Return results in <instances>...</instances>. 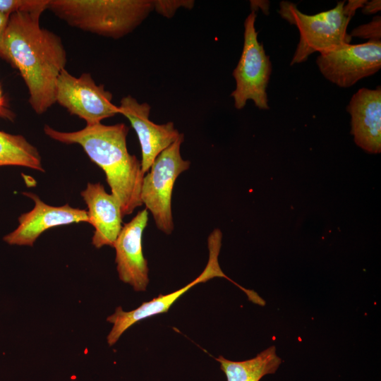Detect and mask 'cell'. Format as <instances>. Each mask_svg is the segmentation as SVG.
<instances>
[{
	"label": "cell",
	"mask_w": 381,
	"mask_h": 381,
	"mask_svg": "<svg viewBox=\"0 0 381 381\" xmlns=\"http://www.w3.org/2000/svg\"><path fill=\"white\" fill-rule=\"evenodd\" d=\"M43 10L9 16L0 42V57L20 73L29 92L28 102L37 114L56 103L58 78L67 54L59 36L41 27Z\"/></svg>",
	"instance_id": "6da1fadb"
},
{
	"label": "cell",
	"mask_w": 381,
	"mask_h": 381,
	"mask_svg": "<svg viewBox=\"0 0 381 381\" xmlns=\"http://www.w3.org/2000/svg\"><path fill=\"white\" fill-rule=\"evenodd\" d=\"M129 128L123 123H99L72 132H63L48 125L44 133L66 144L80 145L89 158L104 172L111 193L119 200L123 216L131 214L143 205L140 190L145 174L138 158L127 148Z\"/></svg>",
	"instance_id": "7a4b0ae2"
},
{
	"label": "cell",
	"mask_w": 381,
	"mask_h": 381,
	"mask_svg": "<svg viewBox=\"0 0 381 381\" xmlns=\"http://www.w3.org/2000/svg\"><path fill=\"white\" fill-rule=\"evenodd\" d=\"M47 9L73 28L116 40L138 28L154 6L152 0H49Z\"/></svg>",
	"instance_id": "3957f363"
},
{
	"label": "cell",
	"mask_w": 381,
	"mask_h": 381,
	"mask_svg": "<svg viewBox=\"0 0 381 381\" xmlns=\"http://www.w3.org/2000/svg\"><path fill=\"white\" fill-rule=\"evenodd\" d=\"M344 1H338L333 8L308 15L300 11L294 3L280 2L278 13L294 25L300 35L291 66L306 61L314 52L320 53L351 42V37L346 32L351 18L344 13Z\"/></svg>",
	"instance_id": "277c9868"
},
{
	"label": "cell",
	"mask_w": 381,
	"mask_h": 381,
	"mask_svg": "<svg viewBox=\"0 0 381 381\" xmlns=\"http://www.w3.org/2000/svg\"><path fill=\"white\" fill-rule=\"evenodd\" d=\"M184 135L164 150L155 159L150 171L145 174L140 190L142 203L149 210L159 230L169 235L174 229L171 197L178 176L188 170L190 162L181 155Z\"/></svg>",
	"instance_id": "5b68a950"
},
{
	"label": "cell",
	"mask_w": 381,
	"mask_h": 381,
	"mask_svg": "<svg viewBox=\"0 0 381 381\" xmlns=\"http://www.w3.org/2000/svg\"><path fill=\"white\" fill-rule=\"evenodd\" d=\"M222 237V232L218 229L210 234L207 239L209 258L207 265L202 272L188 284L171 294H159L151 301L143 302L138 308L131 311H124L121 306L116 308L114 313L107 318V322L113 325L107 338L108 344H115L123 332L136 322L167 312L171 305L187 291L198 284L205 283L214 277L226 278L243 291L249 301L257 305L260 304L262 298L255 291L242 287L222 272L218 261Z\"/></svg>",
	"instance_id": "8992f818"
},
{
	"label": "cell",
	"mask_w": 381,
	"mask_h": 381,
	"mask_svg": "<svg viewBox=\"0 0 381 381\" xmlns=\"http://www.w3.org/2000/svg\"><path fill=\"white\" fill-rule=\"evenodd\" d=\"M256 13L252 11L244 22L243 47L238 63L233 71L236 88L231 92L234 107L242 109L252 100L260 109L267 110V87L272 73V63L258 40L255 30Z\"/></svg>",
	"instance_id": "52a82bcc"
},
{
	"label": "cell",
	"mask_w": 381,
	"mask_h": 381,
	"mask_svg": "<svg viewBox=\"0 0 381 381\" xmlns=\"http://www.w3.org/2000/svg\"><path fill=\"white\" fill-rule=\"evenodd\" d=\"M112 97V94L103 85H97L88 73L75 77L64 68L58 78L56 102L71 115L85 120L87 126L119 114Z\"/></svg>",
	"instance_id": "ba28073f"
},
{
	"label": "cell",
	"mask_w": 381,
	"mask_h": 381,
	"mask_svg": "<svg viewBox=\"0 0 381 381\" xmlns=\"http://www.w3.org/2000/svg\"><path fill=\"white\" fill-rule=\"evenodd\" d=\"M316 64L322 75L340 87H349L381 68V41L343 44L320 53Z\"/></svg>",
	"instance_id": "9c48e42d"
},
{
	"label": "cell",
	"mask_w": 381,
	"mask_h": 381,
	"mask_svg": "<svg viewBox=\"0 0 381 381\" xmlns=\"http://www.w3.org/2000/svg\"><path fill=\"white\" fill-rule=\"evenodd\" d=\"M23 194L34 201L32 210L22 214L18 219V225L3 237L11 246H32L45 231L57 226L73 223H89L87 211L66 204L52 206L44 202L37 195L24 192Z\"/></svg>",
	"instance_id": "30bf717a"
},
{
	"label": "cell",
	"mask_w": 381,
	"mask_h": 381,
	"mask_svg": "<svg viewBox=\"0 0 381 381\" xmlns=\"http://www.w3.org/2000/svg\"><path fill=\"white\" fill-rule=\"evenodd\" d=\"M118 107L119 114L128 119L138 135L142 154L141 168L145 174L156 157L181 133L171 121L157 124L150 120V105L147 102L139 103L131 95L123 97Z\"/></svg>",
	"instance_id": "8fae6325"
},
{
	"label": "cell",
	"mask_w": 381,
	"mask_h": 381,
	"mask_svg": "<svg viewBox=\"0 0 381 381\" xmlns=\"http://www.w3.org/2000/svg\"><path fill=\"white\" fill-rule=\"evenodd\" d=\"M147 221L148 212L145 208L123 225L114 245L119 277L135 291H146L149 283V268L142 247L143 234Z\"/></svg>",
	"instance_id": "7c38bea8"
},
{
	"label": "cell",
	"mask_w": 381,
	"mask_h": 381,
	"mask_svg": "<svg viewBox=\"0 0 381 381\" xmlns=\"http://www.w3.org/2000/svg\"><path fill=\"white\" fill-rule=\"evenodd\" d=\"M355 143L373 154L381 151V88L359 89L347 106Z\"/></svg>",
	"instance_id": "4fadbf2b"
},
{
	"label": "cell",
	"mask_w": 381,
	"mask_h": 381,
	"mask_svg": "<svg viewBox=\"0 0 381 381\" xmlns=\"http://www.w3.org/2000/svg\"><path fill=\"white\" fill-rule=\"evenodd\" d=\"M80 194L87 207L89 224L95 229L92 245L97 248L114 247L123 226V216L119 200L100 183H88Z\"/></svg>",
	"instance_id": "5bb4252c"
},
{
	"label": "cell",
	"mask_w": 381,
	"mask_h": 381,
	"mask_svg": "<svg viewBox=\"0 0 381 381\" xmlns=\"http://www.w3.org/2000/svg\"><path fill=\"white\" fill-rule=\"evenodd\" d=\"M215 359L220 363V368L227 381H260L263 376L274 373L282 363L274 346L262 351L251 359L243 361H230L222 356Z\"/></svg>",
	"instance_id": "9a60e30c"
},
{
	"label": "cell",
	"mask_w": 381,
	"mask_h": 381,
	"mask_svg": "<svg viewBox=\"0 0 381 381\" xmlns=\"http://www.w3.org/2000/svg\"><path fill=\"white\" fill-rule=\"evenodd\" d=\"M18 166L44 171L38 150L19 134L0 131V167Z\"/></svg>",
	"instance_id": "2e32d148"
},
{
	"label": "cell",
	"mask_w": 381,
	"mask_h": 381,
	"mask_svg": "<svg viewBox=\"0 0 381 381\" xmlns=\"http://www.w3.org/2000/svg\"><path fill=\"white\" fill-rule=\"evenodd\" d=\"M49 0H0V13L10 16L17 12L47 10Z\"/></svg>",
	"instance_id": "e0dca14e"
},
{
	"label": "cell",
	"mask_w": 381,
	"mask_h": 381,
	"mask_svg": "<svg viewBox=\"0 0 381 381\" xmlns=\"http://www.w3.org/2000/svg\"><path fill=\"white\" fill-rule=\"evenodd\" d=\"M154 11L163 17L171 18L181 7L192 9L195 1L193 0H152Z\"/></svg>",
	"instance_id": "ac0fdd59"
},
{
	"label": "cell",
	"mask_w": 381,
	"mask_h": 381,
	"mask_svg": "<svg viewBox=\"0 0 381 381\" xmlns=\"http://www.w3.org/2000/svg\"><path fill=\"white\" fill-rule=\"evenodd\" d=\"M349 35L351 37H356L373 41H381L380 16H375L370 23L361 25L353 29Z\"/></svg>",
	"instance_id": "d6986e66"
},
{
	"label": "cell",
	"mask_w": 381,
	"mask_h": 381,
	"mask_svg": "<svg viewBox=\"0 0 381 381\" xmlns=\"http://www.w3.org/2000/svg\"><path fill=\"white\" fill-rule=\"evenodd\" d=\"M367 2L366 0H350L344 4L343 11L346 16L351 18L354 16L356 11L358 8H362L365 4Z\"/></svg>",
	"instance_id": "ffe728a7"
},
{
	"label": "cell",
	"mask_w": 381,
	"mask_h": 381,
	"mask_svg": "<svg viewBox=\"0 0 381 381\" xmlns=\"http://www.w3.org/2000/svg\"><path fill=\"white\" fill-rule=\"evenodd\" d=\"M15 114L9 109L0 87V118L13 121Z\"/></svg>",
	"instance_id": "44dd1931"
},
{
	"label": "cell",
	"mask_w": 381,
	"mask_h": 381,
	"mask_svg": "<svg viewBox=\"0 0 381 381\" xmlns=\"http://www.w3.org/2000/svg\"><path fill=\"white\" fill-rule=\"evenodd\" d=\"M381 10L380 0L367 1L362 8V12L365 15H371L377 13Z\"/></svg>",
	"instance_id": "7402d4cb"
},
{
	"label": "cell",
	"mask_w": 381,
	"mask_h": 381,
	"mask_svg": "<svg viewBox=\"0 0 381 381\" xmlns=\"http://www.w3.org/2000/svg\"><path fill=\"white\" fill-rule=\"evenodd\" d=\"M252 11H255L258 8L262 9L265 14L269 13L270 3L267 1H250Z\"/></svg>",
	"instance_id": "603a6c76"
},
{
	"label": "cell",
	"mask_w": 381,
	"mask_h": 381,
	"mask_svg": "<svg viewBox=\"0 0 381 381\" xmlns=\"http://www.w3.org/2000/svg\"><path fill=\"white\" fill-rule=\"evenodd\" d=\"M9 16L6 14L0 13V42L4 30L6 28ZM1 59V57H0Z\"/></svg>",
	"instance_id": "cb8c5ba5"
}]
</instances>
